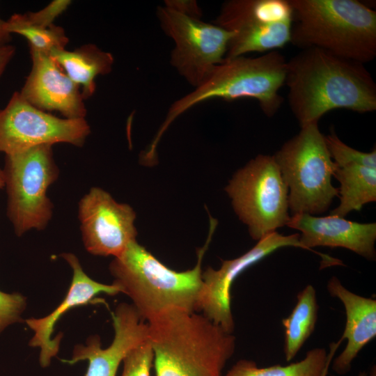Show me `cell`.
Segmentation results:
<instances>
[{"instance_id": "1", "label": "cell", "mask_w": 376, "mask_h": 376, "mask_svg": "<svg viewBox=\"0 0 376 376\" xmlns=\"http://www.w3.org/2000/svg\"><path fill=\"white\" fill-rule=\"evenodd\" d=\"M285 84L290 109L300 126L327 112L376 110V84L364 64L312 47L287 61Z\"/></svg>"}, {"instance_id": "2", "label": "cell", "mask_w": 376, "mask_h": 376, "mask_svg": "<svg viewBox=\"0 0 376 376\" xmlns=\"http://www.w3.org/2000/svg\"><path fill=\"white\" fill-rule=\"evenodd\" d=\"M156 376H222L236 339L203 313L172 309L148 322Z\"/></svg>"}, {"instance_id": "3", "label": "cell", "mask_w": 376, "mask_h": 376, "mask_svg": "<svg viewBox=\"0 0 376 376\" xmlns=\"http://www.w3.org/2000/svg\"><path fill=\"white\" fill-rule=\"evenodd\" d=\"M216 227L215 222H210L206 242L197 250L196 265L189 270L177 272L169 268L136 240L113 258L109 265L113 283L131 299L143 321L148 322L172 309L198 311L202 259Z\"/></svg>"}, {"instance_id": "4", "label": "cell", "mask_w": 376, "mask_h": 376, "mask_svg": "<svg viewBox=\"0 0 376 376\" xmlns=\"http://www.w3.org/2000/svg\"><path fill=\"white\" fill-rule=\"evenodd\" d=\"M290 42L365 63L376 56V12L357 0H289Z\"/></svg>"}, {"instance_id": "5", "label": "cell", "mask_w": 376, "mask_h": 376, "mask_svg": "<svg viewBox=\"0 0 376 376\" xmlns=\"http://www.w3.org/2000/svg\"><path fill=\"white\" fill-rule=\"evenodd\" d=\"M287 60L277 50L257 57L241 56L225 58L205 81L187 95L175 101L148 149L155 152L164 133L181 114L203 102L219 98L227 101L242 98L258 101L268 117L281 108L283 97L279 91L285 81Z\"/></svg>"}, {"instance_id": "6", "label": "cell", "mask_w": 376, "mask_h": 376, "mask_svg": "<svg viewBox=\"0 0 376 376\" xmlns=\"http://www.w3.org/2000/svg\"><path fill=\"white\" fill-rule=\"evenodd\" d=\"M301 127L273 155L288 189L292 215L320 214L328 210L338 189L331 183L337 165L326 146L318 123Z\"/></svg>"}, {"instance_id": "7", "label": "cell", "mask_w": 376, "mask_h": 376, "mask_svg": "<svg viewBox=\"0 0 376 376\" xmlns=\"http://www.w3.org/2000/svg\"><path fill=\"white\" fill-rule=\"evenodd\" d=\"M3 171L6 214L15 233L20 237L30 230L45 229L52 217L54 207L47 190L59 175L52 145L6 155Z\"/></svg>"}, {"instance_id": "8", "label": "cell", "mask_w": 376, "mask_h": 376, "mask_svg": "<svg viewBox=\"0 0 376 376\" xmlns=\"http://www.w3.org/2000/svg\"><path fill=\"white\" fill-rule=\"evenodd\" d=\"M226 191L250 236L260 240L290 219L288 189L273 155H258L238 170Z\"/></svg>"}, {"instance_id": "9", "label": "cell", "mask_w": 376, "mask_h": 376, "mask_svg": "<svg viewBox=\"0 0 376 376\" xmlns=\"http://www.w3.org/2000/svg\"><path fill=\"white\" fill-rule=\"evenodd\" d=\"M212 23L233 33L225 58L264 54L290 42L292 10L289 0H229Z\"/></svg>"}, {"instance_id": "10", "label": "cell", "mask_w": 376, "mask_h": 376, "mask_svg": "<svg viewBox=\"0 0 376 376\" xmlns=\"http://www.w3.org/2000/svg\"><path fill=\"white\" fill-rule=\"evenodd\" d=\"M156 15L164 33L174 42L170 63L194 88L221 63L233 36L223 28L201 19L158 6Z\"/></svg>"}, {"instance_id": "11", "label": "cell", "mask_w": 376, "mask_h": 376, "mask_svg": "<svg viewBox=\"0 0 376 376\" xmlns=\"http://www.w3.org/2000/svg\"><path fill=\"white\" fill-rule=\"evenodd\" d=\"M91 133L85 118H61L42 111L15 92L0 108V152L19 153L41 145L82 146Z\"/></svg>"}, {"instance_id": "12", "label": "cell", "mask_w": 376, "mask_h": 376, "mask_svg": "<svg viewBox=\"0 0 376 376\" xmlns=\"http://www.w3.org/2000/svg\"><path fill=\"white\" fill-rule=\"evenodd\" d=\"M78 217L84 246L92 255L120 256L137 232L136 214L100 187H92L79 201Z\"/></svg>"}, {"instance_id": "13", "label": "cell", "mask_w": 376, "mask_h": 376, "mask_svg": "<svg viewBox=\"0 0 376 376\" xmlns=\"http://www.w3.org/2000/svg\"><path fill=\"white\" fill-rule=\"evenodd\" d=\"M293 246L306 249L299 241V234L283 235L273 232L260 240L245 253L232 260H223L218 269L207 267L202 272L203 285L198 311L229 333H233L235 322L230 307V289L236 278L251 265L275 251Z\"/></svg>"}, {"instance_id": "14", "label": "cell", "mask_w": 376, "mask_h": 376, "mask_svg": "<svg viewBox=\"0 0 376 376\" xmlns=\"http://www.w3.org/2000/svg\"><path fill=\"white\" fill-rule=\"evenodd\" d=\"M287 226L301 232L299 241L307 250L322 258L321 267L343 265L341 260L312 249L315 246L342 247L369 260L376 257V224L349 221L336 215H292Z\"/></svg>"}, {"instance_id": "15", "label": "cell", "mask_w": 376, "mask_h": 376, "mask_svg": "<svg viewBox=\"0 0 376 376\" xmlns=\"http://www.w3.org/2000/svg\"><path fill=\"white\" fill-rule=\"evenodd\" d=\"M111 315L114 336L107 347H102L98 335H92L85 344L75 345L71 359L61 361L70 365L88 361L85 376H116L127 354L149 339V327L132 304H118Z\"/></svg>"}, {"instance_id": "16", "label": "cell", "mask_w": 376, "mask_h": 376, "mask_svg": "<svg viewBox=\"0 0 376 376\" xmlns=\"http://www.w3.org/2000/svg\"><path fill=\"white\" fill-rule=\"evenodd\" d=\"M32 67L19 92L32 106L44 111H58L65 118H85L86 109L80 87L45 53L30 49Z\"/></svg>"}, {"instance_id": "17", "label": "cell", "mask_w": 376, "mask_h": 376, "mask_svg": "<svg viewBox=\"0 0 376 376\" xmlns=\"http://www.w3.org/2000/svg\"><path fill=\"white\" fill-rule=\"evenodd\" d=\"M61 256L72 270V278L63 301L48 315L42 318H31L25 320L33 331L29 345L40 348L39 363L42 368L48 367L52 358L59 352L63 334L52 337L55 325L68 310L91 303L100 293L114 296L120 292L115 283L104 284L92 279L83 269L78 258L72 253H64Z\"/></svg>"}, {"instance_id": "18", "label": "cell", "mask_w": 376, "mask_h": 376, "mask_svg": "<svg viewBox=\"0 0 376 376\" xmlns=\"http://www.w3.org/2000/svg\"><path fill=\"white\" fill-rule=\"evenodd\" d=\"M327 290L345 308L346 322L340 341L346 339L347 345L332 364L337 374L345 375L360 351L376 336V300L351 292L336 276L329 280Z\"/></svg>"}, {"instance_id": "19", "label": "cell", "mask_w": 376, "mask_h": 376, "mask_svg": "<svg viewBox=\"0 0 376 376\" xmlns=\"http://www.w3.org/2000/svg\"><path fill=\"white\" fill-rule=\"evenodd\" d=\"M49 56L80 87L84 100L94 93L95 78L109 74L114 62L111 53L102 51L93 44L84 45L73 51L56 49Z\"/></svg>"}, {"instance_id": "20", "label": "cell", "mask_w": 376, "mask_h": 376, "mask_svg": "<svg viewBox=\"0 0 376 376\" xmlns=\"http://www.w3.org/2000/svg\"><path fill=\"white\" fill-rule=\"evenodd\" d=\"M334 176L340 183L339 205L330 214L345 217L353 210L376 201V168L356 163L338 166Z\"/></svg>"}, {"instance_id": "21", "label": "cell", "mask_w": 376, "mask_h": 376, "mask_svg": "<svg viewBox=\"0 0 376 376\" xmlns=\"http://www.w3.org/2000/svg\"><path fill=\"white\" fill-rule=\"evenodd\" d=\"M316 291L307 285L297 295L290 314L282 320L284 327L283 353L286 361H292L313 334L318 320Z\"/></svg>"}, {"instance_id": "22", "label": "cell", "mask_w": 376, "mask_h": 376, "mask_svg": "<svg viewBox=\"0 0 376 376\" xmlns=\"http://www.w3.org/2000/svg\"><path fill=\"white\" fill-rule=\"evenodd\" d=\"M336 349L334 346L329 354L324 348L310 350L303 359L287 366L258 367L254 361L240 359L225 376H326Z\"/></svg>"}, {"instance_id": "23", "label": "cell", "mask_w": 376, "mask_h": 376, "mask_svg": "<svg viewBox=\"0 0 376 376\" xmlns=\"http://www.w3.org/2000/svg\"><path fill=\"white\" fill-rule=\"evenodd\" d=\"M6 29L10 34L24 36L30 49L49 55L56 49H63L68 42L64 29L52 25L43 28L29 23L24 14L15 13L6 21Z\"/></svg>"}, {"instance_id": "24", "label": "cell", "mask_w": 376, "mask_h": 376, "mask_svg": "<svg viewBox=\"0 0 376 376\" xmlns=\"http://www.w3.org/2000/svg\"><path fill=\"white\" fill-rule=\"evenodd\" d=\"M325 143L329 155L338 166L356 163L370 168H376V149L370 152H363L354 149L343 143L332 131L324 136Z\"/></svg>"}, {"instance_id": "25", "label": "cell", "mask_w": 376, "mask_h": 376, "mask_svg": "<svg viewBox=\"0 0 376 376\" xmlns=\"http://www.w3.org/2000/svg\"><path fill=\"white\" fill-rule=\"evenodd\" d=\"M153 359V350L148 339L131 350L125 357L121 376H150Z\"/></svg>"}, {"instance_id": "26", "label": "cell", "mask_w": 376, "mask_h": 376, "mask_svg": "<svg viewBox=\"0 0 376 376\" xmlns=\"http://www.w3.org/2000/svg\"><path fill=\"white\" fill-rule=\"evenodd\" d=\"M26 307V298L19 292L0 290V334L8 326L22 321Z\"/></svg>"}, {"instance_id": "27", "label": "cell", "mask_w": 376, "mask_h": 376, "mask_svg": "<svg viewBox=\"0 0 376 376\" xmlns=\"http://www.w3.org/2000/svg\"><path fill=\"white\" fill-rule=\"evenodd\" d=\"M69 0H54L37 12L24 13L26 20L36 26L47 28L54 25V20L71 4Z\"/></svg>"}, {"instance_id": "28", "label": "cell", "mask_w": 376, "mask_h": 376, "mask_svg": "<svg viewBox=\"0 0 376 376\" xmlns=\"http://www.w3.org/2000/svg\"><path fill=\"white\" fill-rule=\"evenodd\" d=\"M164 2V6L184 15L196 19L202 17V10L196 1L166 0Z\"/></svg>"}, {"instance_id": "29", "label": "cell", "mask_w": 376, "mask_h": 376, "mask_svg": "<svg viewBox=\"0 0 376 376\" xmlns=\"http://www.w3.org/2000/svg\"><path fill=\"white\" fill-rule=\"evenodd\" d=\"M15 54V47L12 45L9 44L0 47V78Z\"/></svg>"}, {"instance_id": "30", "label": "cell", "mask_w": 376, "mask_h": 376, "mask_svg": "<svg viewBox=\"0 0 376 376\" xmlns=\"http://www.w3.org/2000/svg\"><path fill=\"white\" fill-rule=\"evenodd\" d=\"M12 34L6 29V21L0 17V47L9 45L12 40Z\"/></svg>"}, {"instance_id": "31", "label": "cell", "mask_w": 376, "mask_h": 376, "mask_svg": "<svg viewBox=\"0 0 376 376\" xmlns=\"http://www.w3.org/2000/svg\"><path fill=\"white\" fill-rule=\"evenodd\" d=\"M5 187V179L3 169H0V189H3Z\"/></svg>"}, {"instance_id": "32", "label": "cell", "mask_w": 376, "mask_h": 376, "mask_svg": "<svg viewBox=\"0 0 376 376\" xmlns=\"http://www.w3.org/2000/svg\"><path fill=\"white\" fill-rule=\"evenodd\" d=\"M359 376H365V374L364 373H361ZM369 376H376V368H375V366H374L371 368Z\"/></svg>"}]
</instances>
